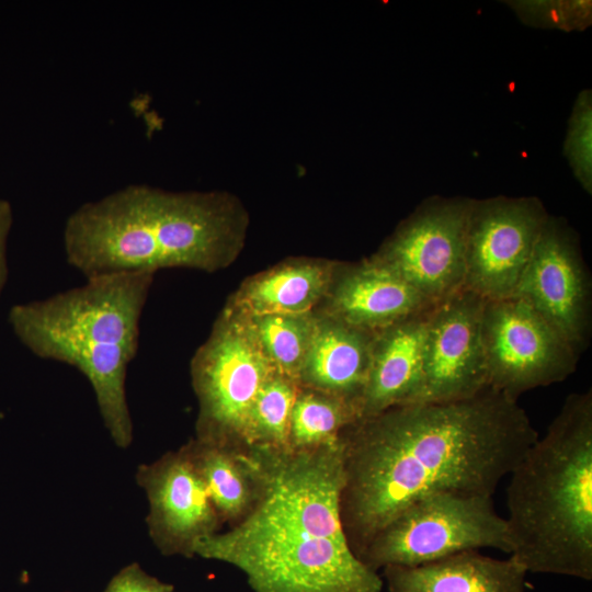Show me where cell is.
Returning <instances> with one entry per match:
<instances>
[{
	"mask_svg": "<svg viewBox=\"0 0 592 592\" xmlns=\"http://www.w3.org/2000/svg\"><path fill=\"white\" fill-rule=\"evenodd\" d=\"M316 315L315 332L298 384L343 398L358 409L376 333L358 330L320 312Z\"/></svg>",
	"mask_w": 592,
	"mask_h": 592,
	"instance_id": "16",
	"label": "cell"
},
{
	"mask_svg": "<svg viewBox=\"0 0 592 592\" xmlns=\"http://www.w3.org/2000/svg\"><path fill=\"white\" fill-rule=\"evenodd\" d=\"M14 214L10 202L0 197V299L4 291L8 275V244L13 227Z\"/></svg>",
	"mask_w": 592,
	"mask_h": 592,
	"instance_id": "26",
	"label": "cell"
},
{
	"mask_svg": "<svg viewBox=\"0 0 592 592\" xmlns=\"http://www.w3.org/2000/svg\"><path fill=\"white\" fill-rule=\"evenodd\" d=\"M297 380L275 372L260 389L251 408L244 443L248 447L287 449Z\"/></svg>",
	"mask_w": 592,
	"mask_h": 592,
	"instance_id": "21",
	"label": "cell"
},
{
	"mask_svg": "<svg viewBox=\"0 0 592 592\" xmlns=\"http://www.w3.org/2000/svg\"><path fill=\"white\" fill-rule=\"evenodd\" d=\"M488 387L517 400L525 391L560 383L579 353L519 296L486 299L481 317Z\"/></svg>",
	"mask_w": 592,
	"mask_h": 592,
	"instance_id": "8",
	"label": "cell"
},
{
	"mask_svg": "<svg viewBox=\"0 0 592 592\" xmlns=\"http://www.w3.org/2000/svg\"><path fill=\"white\" fill-rule=\"evenodd\" d=\"M382 570L388 592H525L527 574L512 556L499 559L478 550Z\"/></svg>",
	"mask_w": 592,
	"mask_h": 592,
	"instance_id": "18",
	"label": "cell"
},
{
	"mask_svg": "<svg viewBox=\"0 0 592 592\" xmlns=\"http://www.w3.org/2000/svg\"><path fill=\"white\" fill-rule=\"evenodd\" d=\"M153 278L151 272L100 275L9 310V325L23 346L86 376L104 426L119 448L133 441L126 376L137 355L140 318Z\"/></svg>",
	"mask_w": 592,
	"mask_h": 592,
	"instance_id": "5",
	"label": "cell"
},
{
	"mask_svg": "<svg viewBox=\"0 0 592 592\" xmlns=\"http://www.w3.org/2000/svg\"><path fill=\"white\" fill-rule=\"evenodd\" d=\"M548 217L534 196L473 200L463 287L485 299L513 296Z\"/></svg>",
	"mask_w": 592,
	"mask_h": 592,
	"instance_id": "10",
	"label": "cell"
},
{
	"mask_svg": "<svg viewBox=\"0 0 592 592\" xmlns=\"http://www.w3.org/2000/svg\"><path fill=\"white\" fill-rule=\"evenodd\" d=\"M248 224L244 206L228 192L129 184L75 209L62 246L86 278L172 267L216 272L242 250Z\"/></svg>",
	"mask_w": 592,
	"mask_h": 592,
	"instance_id": "3",
	"label": "cell"
},
{
	"mask_svg": "<svg viewBox=\"0 0 592 592\" xmlns=\"http://www.w3.org/2000/svg\"><path fill=\"white\" fill-rule=\"evenodd\" d=\"M508 5L523 23L536 27L583 31L592 22V2L587 0L510 1Z\"/></svg>",
	"mask_w": 592,
	"mask_h": 592,
	"instance_id": "24",
	"label": "cell"
},
{
	"mask_svg": "<svg viewBox=\"0 0 592 592\" xmlns=\"http://www.w3.org/2000/svg\"><path fill=\"white\" fill-rule=\"evenodd\" d=\"M563 153L582 189L592 192V93L581 91L573 104Z\"/></svg>",
	"mask_w": 592,
	"mask_h": 592,
	"instance_id": "23",
	"label": "cell"
},
{
	"mask_svg": "<svg viewBox=\"0 0 592 592\" xmlns=\"http://www.w3.org/2000/svg\"><path fill=\"white\" fill-rule=\"evenodd\" d=\"M358 420L353 402L299 386L291 414L288 447L306 449L334 442Z\"/></svg>",
	"mask_w": 592,
	"mask_h": 592,
	"instance_id": "20",
	"label": "cell"
},
{
	"mask_svg": "<svg viewBox=\"0 0 592 592\" xmlns=\"http://www.w3.org/2000/svg\"><path fill=\"white\" fill-rule=\"evenodd\" d=\"M481 548L510 554L506 522L497 513L492 496L436 491L399 512L358 558L378 572L390 566L414 567Z\"/></svg>",
	"mask_w": 592,
	"mask_h": 592,
	"instance_id": "6",
	"label": "cell"
},
{
	"mask_svg": "<svg viewBox=\"0 0 592 592\" xmlns=\"http://www.w3.org/2000/svg\"><path fill=\"white\" fill-rule=\"evenodd\" d=\"M580 353L591 329V282L576 234L549 215L513 294Z\"/></svg>",
	"mask_w": 592,
	"mask_h": 592,
	"instance_id": "11",
	"label": "cell"
},
{
	"mask_svg": "<svg viewBox=\"0 0 592 592\" xmlns=\"http://www.w3.org/2000/svg\"><path fill=\"white\" fill-rule=\"evenodd\" d=\"M485 300L463 287L431 307L423 344L424 388L420 402L466 399L488 388L481 338Z\"/></svg>",
	"mask_w": 592,
	"mask_h": 592,
	"instance_id": "12",
	"label": "cell"
},
{
	"mask_svg": "<svg viewBox=\"0 0 592 592\" xmlns=\"http://www.w3.org/2000/svg\"><path fill=\"white\" fill-rule=\"evenodd\" d=\"M338 262L292 259L248 280L226 307L247 317L315 314L331 286Z\"/></svg>",
	"mask_w": 592,
	"mask_h": 592,
	"instance_id": "17",
	"label": "cell"
},
{
	"mask_svg": "<svg viewBox=\"0 0 592 592\" xmlns=\"http://www.w3.org/2000/svg\"><path fill=\"white\" fill-rule=\"evenodd\" d=\"M221 521L231 525L254 506L262 489L260 459L252 447L192 439L183 445Z\"/></svg>",
	"mask_w": 592,
	"mask_h": 592,
	"instance_id": "19",
	"label": "cell"
},
{
	"mask_svg": "<svg viewBox=\"0 0 592 592\" xmlns=\"http://www.w3.org/2000/svg\"><path fill=\"white\" fill-rule=\"evenodd\" d=\"M316 318L315 312L265 315L249 319L264 354L275 369L298 382L315 332Z\"/></svg>",
	"mask_w": 592,
	"mask_h": 592,
	"instance_id": "22",
	"label": "cell"
},
{
	"mask_svg": "<svg viewBox=\"0 0 592 592\" xmlns=\"http://www.w3.org/2000/svg\"><path fill=\"white\" fill-rule=\"evenodd\" d=\"M431 307L376 332L358 403L360 420L420 402L424 388L423 344Z\"/></svg>",
	"mask_w": 592,
	"mask_h": 592,
	"instance_id": "15",
	"label": "cell"
},
{
	"mask_svg": "<svg viewBox=\"0 0 592 592\" xmlns=\"http://www.w3.org/2000/svg\"><path fill=\"white\" fill-rule=\"evenodd\" d=\"M473 198L430 197L371 257L424 298L437 303L463 288L465 241Z\"/></svg>",
	"mask_w": 592,
	"mask_h": 592,
	"instance_id": "9",
	"label": "cell"
},
{
	"mask_svg": "<svg viewBox=\"0 0 592 592\" xmlns=\"http://www.w3.org/2000/svg\"><path fill=\"white\" fill-rule=\"evenodd\" d=\"M510 556L532 573L592 579V392L569 395L510 473Z\"/></svg>",
	"mask_w": 592,
	"mask_h": 592,
	"instance_id": "4",
	"label": "cell"
},
{
	"mask_svg": "<svg viewBox=\"0 0 592 592\" xmlns=\"http://www.w3.org/2000/svg\"><path fill=\"white\" fill-rule=\"evenodd\" d=\"M434 304L390 269L368 258L358 263L338 262L329 292L317 312L376 333Z\"/></svg>",
	"mask_w": 592,
	"mask_h": 592,
	"instance_id": "14",
	"label": "cell"
},
{
	"mask_svg": "<svg viewBox=\"0 0 592 592\" xmlns=\"http://www.w3.org/2000/svg\"><path fill=\"white\" fill-rule=\"evenodd\" d=\"M103 592H175L174 587L146 572L139 563L122 568Z\"/></svg>",
	"mask_w": 592,
	"mask_h": 592,
	"instance_id": "25",
	"label": "cell"
},
{
	"mask_svg": "<svg viewBox=\"0 0 592 592\" xmlns=\"http://www.w3.org/2000/svg\"><path fill=\"white\" fill-rule=\"evenodd\" d=\"M526 411L486 388L459 400L418 402L362 419L341 433V517L358 557L418 498L436 491L493 496L538 439Z\"/></svg>",
	"mask_w": 592,
	"mask_h": 592,
	"instance_id": "1",
	"label": "cell"
},
{
	"mask_svg": "<svg viewBox=\"0 0 592 592\" xmlns=\"http://www.w3.org/2000/svg\"><path fill=\"white\" fill-rule=\"evenodd\" d=\"M136 482L149 502L148 533L166 556L194 557L196 544L224 522L184 446L138 466Z\"/></svg>",
	"mask_w": 592,
	"mask_h": 592,
	"instance_id": "13",
	"label": "cell"
},
{
	"mask_svg": "<svg viewBox=\"0 0 592 592\" xmlns=\"http://www.w3.org/2000/svg\"><path fill=\"white\" fill-rule=\"evenodd\" d=\"M261 493L226 532L194 556L240 570L253 592H382L384 580L350 546L341 517L342 437L306 449L252 447Z\"/></svg>",
	"mask_w": 592,
	"mask_h": 592,
	"instance_id": "2",
	"label": "cell"
},
{
	"mask_svg": "<svg viewBox=\"0 0 592 592\" xmlns=\"http://www.w3.org/2000/svg\"><path fill=\"white\" fill-rule=\"evenodd\" d=\"M275 372L250 319L225 306L190 364L198 403L195 437L247 446L244 433L251 408Z\"/></svg>",
	"mask_w": 592,
	"mask_h": 592,
	"instance_id": "7",
	"label": "cell"
}]
</instances>
